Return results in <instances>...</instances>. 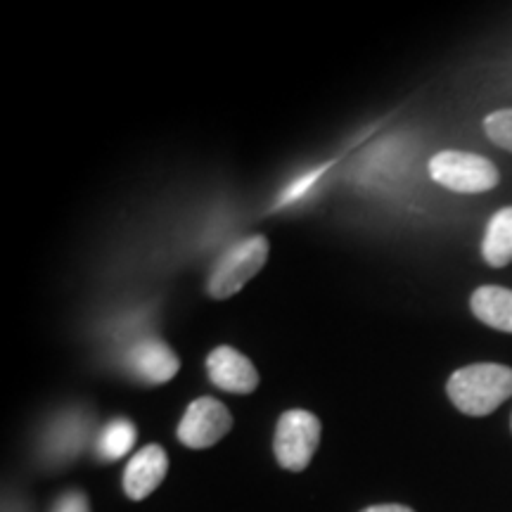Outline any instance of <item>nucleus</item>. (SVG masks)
I'll return each instance as SVG.
<instances>
[{
  "label": "nucleus",
  "instance_id": "obj_4",
  "mask_svg": "<svg viewBox=\"0 0 512 512\" xmlns=\"http://www.w3.org/2000/svg\"><path fill=\"white\" fill-rule=\"evenodd\" d=\"M320 444V420L302 408H292L280 415L275 430V458L290 472H302L309 467L313 453Z\"/></svg>",
  "mask_w": 512,
  "mask_h": 512
},
{
  "label": "nucleus",
  "instance_id": "obj_1",
  "mask_svg": "<svg viewBox=\"0 0 512 512\" xmlns=\"http://www.w3.org/2000/svg\"><path fill=\"white\" fill-rule=\"evenodd\" d=\"M446 392L460 413L482 418L494 413L512 396V368L498 363H475L460 368L448 380Z\"/></svg>",
  "mask_w": 512,
  "mask_h": 512
},
{
  "label": "nucleus",
  "instance_id": "obj_10",
  "mask_svg": "<svg viewBox=\"0 0 512 512\" xmlns=\"http://www.w3.org/2000/svg\"><path fill=\"white\" fill-rule=\"evenodd\" d=\"M484 261L494 268H503L512 261V207H505L494 214L486 226L482 240Z\"/></svg>",
  "mask_w": 512,
  "mask_h": 512
},
{
  "label": "nucleus",
  "instance_id": "obj_9",
  "mask_svg": "<svg viewBox=\"0 0 512 512\" xmlns=\"http://www.w3.org/2000/svg\"><path fill=\"white\" fill-rule=\"evenodd\" d=\"M472 313L489 328L512 332V290L486 285L479 287L470 299Z\"/></svg>",
  "mask_w": 512,
  "mask_h": 512
},
{
  "label": "nucleus",
  "instance_id": "obj_3",
  "mask_svg": "<svg viewBox=\"0 0 512 512\" xmlns=\"http://www.w3.org/2000/svg\"><path fill=\"white\" fill-rule=\"evenodd\" d=\"M266 259L268 240L264 235H252V238L233 245L211 271L209 294L214 299H228L238 294L264 268Z\"/></svg>",
  "mask_w": 512,
  "mask_h": 512
},
{
  "label": "nucleus",
  "instance_id": "obj_8",
  "mask_svg": "<svg viewBox=\"0 0 512 512\" xmlns=\"http://www.w3.org/2000/svg\"><path fill=\"white\" fill-rule=\"evenodd\" d=\"M128 361H131L133 373L150 384L174 380L178 370H181L178 356L171 351L169 344L159 342V339H145V342L136 344Z\"/></svg>",
  "mask_w": 512,
  "mask_h": 512
},
{
  "label": "nucleus",
  "instance_id": "obj_12",
  "mask_svg": "<svg viewBox=\"0 0 512 512\" xmlns=\"http://www.w3.org/2000/svg\"><path fill=\"white\" fill-rule=\"evenodd\" d=\"M484 131L503 150L512 152V110H498L484 119Z\"/></svg>",
  "mask_w": 512,
  "mask_h": 512
},
{
  "label": "nucleus",
  "instance_id": "obj_6",
  "mask_svg": "<svg viewBox=\"0 0 512 512\" xmlns=\"http://www.w3.org/2000/svg\"><path fill=\"white\" fill-rule=\"evenodd\" d=\"M209 380L228 394H252L259 387V373L247 356L233 347H216L207 358Z\"/></svg>",
  "mask_w": 512,
  "mask_h": 512
},
{
  "label": "nucleus",
  "instance_id": "obj_13",
  "mask_svg": "<svg viewBox=\"0 0 512 512\" xmlns=\"http://www.w3.org/2000/svg\"><path fill=\"white\" fill-rule=\"evenodd\" d=\"M53 512H91V508H88V498L81 491H69V494L57 498Z\"/></svg>",
  "mask_w": 512,
  "mask_h": 512
},
{
  "label": "nucleus",
  "instance_id": "obj_2",
  "mask_svg": "<svg viewBox=\"0 0 512 512\" xmlns=\"http://www.w3.org/2000/svg\"><path fill=\"white\" fill-rule=\"evenodd\" d=\"M430 176L434 183L444 185L453 192H465V195L486 192L496 188L498 181H501V174L489 159L458 150H446L434 155L430 159Z\"/></svg>",
  "mask_w": 512,
  "mask_h": 512
},
{
  "label": "nucleus",
  "instance_id": "obj_11",
  "mask_svg": "<svg viewBox=\"0 0 512 512\" xmlns=\"http://www.w3.org/2000/svg\"><path fill=\"white\" fill-rule=\"evenodd\" d=\"M136 439H138V432L131 420L117 418L107 422L105 430L100 432V439H98V456L102 460H110V463L112 460L124 458L133 448V444H136Z\"/></svg>",
  "mask_w": 512,
  "mask_h": 512
},
{
  "label": "nucleus",
  "instance_id": "obj_5",
  "mask_svg": "<svg viewBox=\"0 0 512 512\" xmlns=\"http://www.w3.org/2000/svg\"><path fill=\"white\" fill-rule=\"evenodd\" d=\"M230 427H233V418H230L228 408L211 396H202L190 403L176 434L183 446L200 451V448L219 444L230 432Z\"/></svg>",
  "mask_w": 512,
  "mask_h": 512
},
{
  "label": "nucleus",
  "instance_id": "obj_7",
  "mask_svg": "<svg viewBox=\"0 0 512 512\" xmlns=\"http://www.w3.org/2000/svg\"><path fill=\"white\" fill-rule=\"evenodd\" d=\"M166 470H169V456L162 446L150 444L143 446L124 472V491L131 501H143L164 482Z\"/></svg>",
  "mask_w": 512,
  "mask_h": 512
},
{
  "label": "nucleus",
  "instance_id": "obj_14",
  "mask_svg": "<svg viewBox=\"0 0 512 512\" xmlns=\"http://www.w3.org/2000/svg\"><path fill=\"white\" fill-rule=\"evenodd\" d=\"M318 176H320V169H318V171H311V174H306L304 178H299V181H294V183L290 185V188H287V190L283 192V197H280V204H287V202L299 200V197H302L304 192L309 190L311 185L318 181Z\"/></svg>",
  "mask_w": 512,
  "mask_h": 512
},
{
  "label": "nucleus",
  "instance_id": "obj_15",
  "mask_svg": "<svg viewBox=\"0 0 512 512\" xmlns=\"http://www.w3.org/2000/svg\"><path fill=\"white\" fill-rule=\"evenodd\" d=\"M363 512H415L411 508H406V505H396V503H389V505H373V508H366Z\"/></svg>",
  "mask_w": 512,
  "mask_h": 512
}]
</instances>
